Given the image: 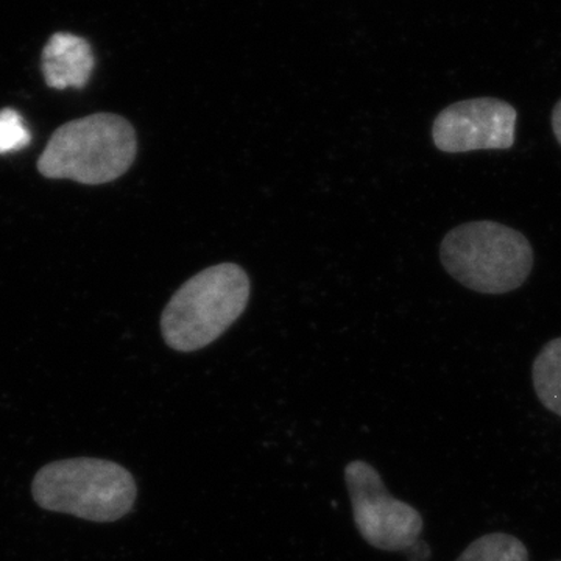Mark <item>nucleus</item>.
I'll use <instances>...</instances> for the list:
<instances>
[{"mask_svg":"<svg viewBox=\"0 0 561 561\" xmlns=\"http://www.w3.org/2000/svg\"><path fill=\"white\" fill-rule=\"evenodd\" d=\"M32 133L16 110L0 111V154L13 153L28 147Z\"/></svg>","mask_w":561,"mask_h":561,"instance_id":"nucleus-10","label":"nucleus"},{"mask_svg":"<svg viewBox=\"0 0 561 561\" xmlns=\"http://www.w3.org/2000/svg\"><path fill=\"white\" fill-rule=\"evenodd\" d=\"M345 482L353 505L354 524L373 548L408 551L420 540L423 518L412 505L391 496L379 472L367 461H350Z\"/></svg>","mask_w":561,"mask_h":561,"instance_id":"nucleus-5","label":"nucleus"},{"mask_svg":"<svg viewBox=\"0 0 561 561\" xmlns=\"http://www.w3.org/2000/svg\"><path fill=\"white\" fill-rule=\"evenodd\" d=\"M559 561H561V560H559Z\"/></svg>","mask_w":561,"mask_h":561,"instance_id":"nucleus-13","label":"nucleus"},{"mask_svg":"<svg viewBox=\"0 0 561 561\" xmlns=\"http://www.w3.org/2000/svg\"><path fill=\"white\" fill-rule=\"evenodd\" d=\"M443 267L461 286L486 295L519 289L534 268V249L523 232L497 221L459 225L440 247Z\"/></svg>","mask_w":561,"mask_h":561,"instance_id":"nucleus-2","label":"nucleus"},{"mask_svg":"<svg viewBox=\"0 0 561 561\" xmlns=\"http://www.w3.org/2000/svg\"><path fill=\"white\" fill-rule=\"evenodd\" d=\"M404 552H408L409 560L411 561H426L431 556L430 546L421 540L416 541L415 545L411 546V548Z\"/></svg>","mask_w":561,"mask_h":561,"instance_id":"nucleus-11","label":"nucleus"},{"mask_svg":"<svg viewBox=\"0 0 561 561\" xmlns=\"http://www.w3.org/2000/svg\"><path fill=\"white\" fill-rule=\"evenodd\" d=\"M32 494L44 511L113 523L135 507L138 489L130 471L119 463L80 457L41 468L33 479Z\"/></svg>","mask_w":561,"mask_h":561,"instance_id":"nucleus-4","label":"nucleus"},{"mask_svg":"<svg viewBox=\"0 0 561 561\" xmlns=\"http://www.w3.org/2000/svg\"><path fill=\"white\" fill-rule=\"evenodd\" d=\"M249 300V275L238 264L206 268L184 283L165 306L162 337L180 353L205 348L230 330Z\"/></svg>","mask_w":561,"mask_h":561,"instance_id":"nucleus-1","label":"nucleus"},{"mask_svg":"<svg viewBox=\"0 0 561 561\" xmlns=\"http://www.w3.org/2000/svg\"><path fill=\"white\" fill-rule=\"evenodd\" d=\"M95 58L88 41L72 33H55L43 50L44 80L54 90L87 87Z\"/></svg>","mask_w":561,"mask_h":561,"instance_id":"nucleus-7","label":"nucleus"},{"mask_svg":"<svg viewBox=\"0 0 561 561\" xmlns=\"http://www.w3.org/2000/svg\"><path fill=\"white\" fill-rule=\"evenodd\" d=\"M138 140L133 125L117 114L99 113L68 122L51 135L38 160L41 175L81 184L119 179L135 162Z\"/></svg>","mask_w":561,"mask_h":561,"instance_id":"nucleus-3","label":"nucleus"},{"mask_svg":"<svg viewBox=\"0 0 561 561\" xmlns=\"http://www.w3.org/2000/svg\"><path fill=\"white\" fill-rule=\"evenodd\" d=\"M518 113L501 99L479 98L453 103L435 117L432 140L445 153L508 150L515 146Z\"/></svg>","mask_w":561,"mask_h":561,"instance_id":"nucleus-6","label":"nucleus"},{"mask_svg":"<svg viewBox=\"0 0 561 561\" xmlns=\"http://www.w3.org/2000/svg\"><path fill=\"white\" fill-rule=\"evenodd\" d=\"M457 561H529V551L519 538L493 531L472 541Z\"/></svg>","mask_w":561,"mask_h":561,"instance_id":"nucleus-9","label":"nucleus"},{"mask_svg":"<svg viewBox=\"0 0 561 561\" xmlns=\"http://www.w3.org/2000/svg\"><path fill=\"white\" fill-rule=\"evenodd\" d=\"M552 130L553 135H556L557 140L561 146V99L557 102V105L553 106L552 111Z\"/></svg>","mask_w":561,"mask_h":561,"instance_id":"nucleus-12","label":"nucleus"},{"mask_svg":"<svg viewBox=\"0 0 561 561\" xmlns=\"http://www.w3.org/2000/svg\"><path fill=\"white\" fill-rule=\"evenodd\" d=\"M531 381L541 404L561 416V337L540 351L531 367Z\"/></svg>","mask_w":561,"mask_h":561,"instance_id":"nucleus-8","label":"nucleus"}]
</instances>
